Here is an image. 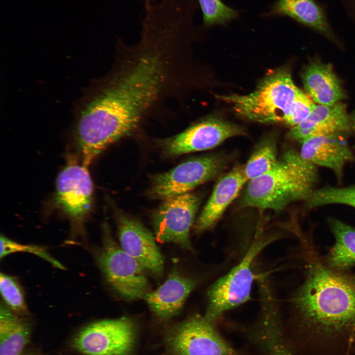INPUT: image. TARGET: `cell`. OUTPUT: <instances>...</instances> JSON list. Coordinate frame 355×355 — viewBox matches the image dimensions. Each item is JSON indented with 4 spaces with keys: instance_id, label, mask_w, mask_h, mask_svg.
Here are the masks:
<instances>
[{
    "instance_id": "obj_1",
    "label": "cell",
    "mask_w": 355,
    "mask_h": 355,
    "mask_svg": "<svg viewBox=\"0 0 355 355\" xmlns=\"http://www.w3.org/2000/svg\"><path fill=\"white\" fill-rule=\"evenodd\" d=\"M179 45L168 26L143 24L131 54L90 92L79 109L76 128L81 137L93 146L106 148L133 132L168 83L169 51Z\"/></svg>"
},
{
    "instance_id": "obj_2",
    "label": "cell",
    "mask_w": 355,
    "mask_h": 355,
    "mask_svg": "<svg viewBox=\"0 0 355 355\" xmlns=\"http://www.w3.org/2000/svg\"><path fill=\"white\" fill-rule=\"evenodd\" d=\"M300 240L304 269L290 301L294 311L315 332L355 333V274L328 266L311 237Z\"/></svg>"
},
{
    "instance_id": "obj_3",
    "label": "cell",
    "mask_w": 355,
    "mask_h": 355,
    "mask_svg": "<svg viewBox=\"0 0 355 355\" xmlns=\"http://www.w3.org/2000/svg\"><path fill=\"white\" fill-rule=\"evenodd\" d=\"M318 180L316 166L290 150L270 170L248 180L241 205L281 211L292 202L306 201Z\"/></svg>"
},
{
    "instance_id": "obj_4",
    "label": "cell",
    "mask_w": 355,
    "mask_h": 355,
    "mask_svg": "<svg viewBox=\"0 0 355 355\" xmlns=\"http://www.w3.org/2000/svg\"><path fill=\"white\" fill-rule=\"evenodd\" d=\"M287 68L268 73L252 93L240 95H217L240 116L263 123L284 122L291 106L300 92Z\"/></svg>"
},
{
    "instance_id": "obj_5",
    "label": "cell",
    "mask_w": 355,
    "mask_h": 355,
    "mask_svg": "<svg viewBox=\"0 0 355 355\" xmlns=\"http://www.w3.org/2000/svg\"><path fill=\"white\" fill-rule=\"evenodd\" d=\"M97 261L107 282L124 299H143L149 292L145 270L114 241L107 224Z\"/></svg>"
},
{
    "instance_id": "obj_6",
    "label": "cell",
    "mask_w": 355,
    "mask_h": 355,
    "mask_svg": "<svg viewBox=\"0 0 355 355\" xmlns=\"http://www.w3.org/2000/svg\"><path fill=\"white\" fill-rule=\"evenodd\" d=\"M270 241H256L241 261L229 273L215 281L207 292L205 317L214 322L224 312L248 301L255 279L253 262Z\"/></svg>"
},
{
    "instance_id": "obj_7",
    "label": "cell",
    "mask_w": 355,
    "mask_h": 355,
    "mask_svg": "<svg viewBox=\"0 0 355 355\" xmlns=\"http://www.w3.org/2000/svg\"><path fill=\"white\" fill-rule=\"evenodd\" d=\"M136 339L129 318L99 320L82 328L73 339L76 350L85 355H129Z\"/></svg>"
},
{
    "instance_id": "obj_8",
    "label": "cell",
    "mask_w": 355,
    "mask_h": 355,
    "mask_svg": "<svg viewBox=\"0 0 355 355\" xmlns=\"http://www.w3.org/2000/svg\"><path fill=\"white\" fill-rule=\"evenodd\" d=\"M225 161L210 155L183 162L165 173L154 176L149 191L150 197L164 200L189 193L197 186L216 178Z\"/></svg>"
},
{
    "instance_id": "obj_9",
    "label": "cell",
    "mask_w": 355,
    "mask_h": 355,
    "mask_svg": "<svg viewBox=\"0 0 355 355\" xmlns=\"http://www.w3.org/2000/svg\"><path fill=\"white\" fill-rule=\"evenodd\" d=\"M199 204V197L190 192L163 200L152 216L156 240L191 250L190 231Z\"/></svg>"
},
{
    "instance_id": "obj_10",
    "label": "cell",
    "mask_w": 355,
    "mask_h": 355,
    "mask_svg": "<svg viewBox=\"0 0 355 355\" xmlns=\"http://www.w3.org/2000/svg\"><path fill=\"white\" fill-rule=\"evenodd\" d=\"M205 316H193L175 327L166 337L174 355H236Z\"/></svg>"
},
{
    "instance_id": "obj_11",
    "label": "cell",
    "mask_w": 355,
    "mask_h": 355,
    "mask_svg": "<svg viewBox=\"0 0 355 355\" xmlns=\"http://www.w3.org/2000/svg\"><path fill=\"white\" fill-rule=\"evenodd\" d=\"M92 181L87 169L72 158L58 175L55 204L76 227L81 226L93 202Z\"/></svg>"
},
{
    "instance_id": "obj_12",
    "label": "cell",
    "mask_w": 355,
    "mask_h": 355,
    "mask_svg": "<svg viewBox=\"0 0 355 355\" xmlns=\"http://www.w3.org/2000/svg\"><path fill=\"white\" fill-rule=\"evenodd\" d=\"M244 134L240 126L221 119L209 118L189 127L162 142L169 155H179L213 148L232 137Z\"/></svg>"
},
{
    "instance_id": "obj_13",
    "label": "cell",
    "mask_w": 355,
    "mask_h": 355,
    "mask_svg": "<svg viewBox=\"0 0 355 355\" xmlns=\"http://www.w3.org/2000/svg\"><path fill=\"white\" fill-rule=\"evenodd\" d=\"M121 248L145 270L156 277L162 275L164 259L155 236L139 221L123 213L117 216Z\"/></svg>"
},
{
    "instance_id": "obj_14",
    "label": "cell",
    "mask_w": 355,
    "mask_h": 355,
    "mask_svg": "<svg viewBox=\"0 0 355 355\" xmlns=\"http://www.w3.org/2000/svg\"><path fill=\"white\" fill-rule=\"evenodd\" d=\"M345 133H336L314 137L302 143L300 156L316 166L328 168L341 181L345 166L355 161Z\"/></svg>"
},
{
    "instance_id": "obj_15",
    "label": "cell",
    "mask_w": 355,
    "mask_h": 355,
    "mask_svg": "<svg viewBox=\"0 0 355 355\" xmlns=\"http://www.w3.org/2000/svg\"><path fill=\"white\" fill-rule=\"evenodd\" d=\"M352 128L346 106L339 102L332 106L316 105L310 116L291 127L288 137L302 143L316 137L336 133H346Z\"/></svg>"
},
{
    "instance_id": "obj_16",
    "label": "cell",
    "mask_w": 355,
    "mask_h": 355,
    "mask_svg": "<svg viewBox=\"0 0 355 355\" xmlns=\"http://www.w3.org/2000/svg\"><path fill=\"white\" fill-rule=\"evenodd\" d=\"M248 181L244 166L234 167L221 177L195 221V232L201 233L213 227Z\"/></svg>"
},
{
    "instance_id": "obj_17",
    "label": "cell",
    "mask_w": 355,
    "mask_h": 355,
    "mask_svg": "<svg viewBox=\"0 0 355 355\" xmlns=\"http://www.w3.org/2000/svg\"><path fill=\"white\" fill-rule=\"evenodd\" d=\"M195 284L193 280L174 269L164 283L155 290L148 292L143 299L156 316L169 319L179 312Z\"/></svg>"
},
{
    "instance_id": "obj_18",
    "label": "cell",
    "mask_w": 355,
    "mask_h": 355,
    "mask_svg": "<svg viewBox=\"0 0 355 355\" xmlns=\"http://www.w3.org/2000/svg\"><path fill=\"white\" fill-rule=\"evenodd\" d=\"M302 79L307 94L319 105L332 106L345 97L340 81L329 64L312 62L304 69Z\"/></svg>"
},
{
    "instance_id": "obj_19",
    "label": "cell",
    "mask_w": 355,
    "mask_h": 355,
    "mask_svg": "<svg viewBox=\"0 0 355 355\" xmlns=\"http://www.w3.org/2000/svg\"><path fill=\"white\" fill-rule=\"evenodd\" d=\"M268 15L289 17L331 40H335L325 11L315 0H277Z\"/></svg>"
},
{
    "instance_id": "obj_20",
    "label": "cell",
    "mask_w": 355,
    "mask_h": 355,
    "mask_svg": "<svg viewBox=\"0 0 355 355\" xmlns=\"http://www.w3.org/2000/svg\"><path fill=\"white\" fill-rule=\"evenodd\" d=\"M335 243L323 256L325 263L338 270H350L355 266V228L335 218L328 219Z\"/></svg>"
},
{
    "instance_id": "obj_21",
    "label": "cell",
    "mask_w": 355,
    "mask_h": 355,
    "mask_svg": "<svg viewBox=\"0 0 355 355\" xmlns=\"http://www.w3.org/2000/svg\"><path fill=\"white\" fill-rule=\"evenodd\" d=\"M31 335L29 324L7 307H0V355H21Z\"/></svg>"
},
{
    "instance_id": "obj_22",
    "label": "cell",
    "mask_w": 355,
    "mask_h": 355,
    "mask_svg": "<svg viewBox=\"0 0 355 355\" xmlns=\"http://www.w3.org/2000/svg\"><path fill=\"white\" fill-rule=\"evenodd\" d=\"M277 139L276 134H268L258 143L244 166L248 180L266 173L278 162Z\"/></svg>"
},
{
    "instance_id": "obj_23",
    "label": "cell",
    "mask_w": 355,
    "mask_h": 355,
    "mask_svg": "<svg viewBox=\"0 0 355 355\" xmlns=\"http://www.w3.org/2000/svg\"><path fill=\"white\" fill-rule=\"evenodd\" d=\"M305 202L309 209L333 204L355 208V185L344 187L326 186L315 189Z\"/></svg>"
},
{
    "instance_id": "obj_24",
    "label": "cell",
    "mask_w": 355,
    "mask_h": 355,
    "mask_svg": "<svg viewBox=\"0 0 355 355\" xmlns=\"http://www.w3.org/2000/svg\"><path fill=\"white\" fill-rule=\"evenodd\" d=\"M201 8L204 26L225 25L239 15L238 12L221 0H197Z\"/></svg>"
},
{
    "instance_id": "obj_25",
    "label": "cell",
    "mask_w": 355,
    "mask_h": 355,
    "mask_svg": "<svg viewBox=\"0 0 355 355\" xmlns=\"http://www.w3.org/2000/svg\"><path fill=\"white\" fill-rule=\"evenodd\" d=\"M0 289L2 297L10 310L19 315L28 314L22 289L15 278L1 273Z\"/></svg>"
},
{
    "instance_id": "obj_26",
    "label": "cell",
    "mask_w": 355,
    "mask_h": 355,
    "mask_svg": "<svg viewBox=\"0 0 355 355\" xmlns=\"http://www.w3.org/2000/svg\"><path fill=\"white\" fill-rule=\"evenodd\" d=\"M18 252H26L34 254L47 261L55 267L64 269V266L51 257L42 247L34 245H22L15 242L5 236H0V258L10 253Z\"/></svg>"
},
{
    "instance_id": "obj_27",
    "label": "cell",
    "mask_w": 355,
    "mask_h": 355,
    "mask_svg": "<svg viewBox=\"0 0 355 355\" xmlns=\"http://www.w3.org/2000/svg\"><path fill=\"white\" fill-rule=\"evenodd\" d=\"M316 105L312 98L301 90L294 101L284 123L291 127L299 124L310 116Z\"/></svg>"
},
{
    "instance_id": "obj_28",
    "label": "cell",
    "mask_w": 355,
    "mask_h": 355,
    "mask_svg": "<svg viewBox=\"0 0 355 355\" xmlns=\"http://www.w3.org/2000/svg\"><path fill=\"white\" fill-rule=\"evenodd\" d=\"M349 20L355 24V0H338Z\"/></svg>"
},
{
    "instance_id": "obj_29",
    "label": "cell",
    "mask_w": 355,
    "mask_h": 355,
    "mask_svg": "<svg viewBox=\"0 0 355 355\" xmlns=\"http://www.w3.org/2000/svg\"><path fill=\"white\" fill-rule=\"evenodd\" d=\"M352 129H353V130L355 132V112L354 114L353 117H352Z\"/></svg>"
}]
</instances>
